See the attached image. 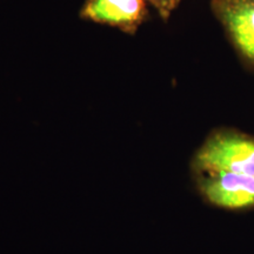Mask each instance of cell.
I'll use <instances>...</instances> for the list:
<instances>
[{"label": "cell", "instance_id": "1", "mask_svg": "<svg viewBox=\"0 0 254 254\" xmlns=\"http://www.w3.org/2000/svg\"><path fill=\"white\" fill-rule=\"evenodd\" d=\"M193 172L226 171L254 177V136L234 128H219L195 152Z\"/></svg>", "mask_w": 254, "mask_h": 254}, {"label": "cell", "instance_id": "4", "mask_svg": "<svg viewBox=\"0 0 254 254\" xmlns=\"http://www.w3.org/2000/svg\"><path fill=\"white\" fill-rule=\"evenodd\" d=\"M80 15L133 34L147 19L148 11L145 0H87Z\"/></svg>", "mask_w": 254, "mask_h": 254}, {"label": "cell", "instance_id": "5", "mask_svg": "<svg viewBox=\"0 0 254 254\" xmlns=\"http://www.w3.org/2000/svg\"><path fill=\"white\" fill-rule=\"evenodd\" d=\"M148 1L153 7L157 9L159 15L163 20H168L172 12L179 6L182 0H145Z\"/></svg>", "mask_w": 254, "mask_h": 254}, {"label": "cell", "instance_id": "2", "mask_svg": "<svg viewBox=\"0 0 254 254\" xmlns=\"http://www.w3.org/2000/svg\"><path fill=\"white\" fill-rule=\"evenodd\" d=\"M196 189L208 204L226 209L254 208V177L226 171H198Z\"/></svg>", "mask_w": 254, "mask_h": 254}, {"label": "cell", "instance_id": "3", "mask_svg": "<svg viewBox=\"0 0 254 254\" xmlns=\"http://www.w3.org/2000/svg\"><path fill=\"white\" fill-rule=\"evenodd\" d=\"M211 8L238 56L254 69V0H212Z\"/></svg>", "mask_w": 254, "mask_h": 254}]
</instances>
